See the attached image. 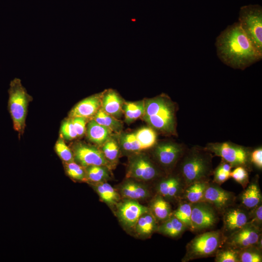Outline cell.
Here are the masks:
<instances>
[{"instance_id":"obj_1","label":"cell","mask_w":262,"mask_h":262,"mask_svg":"<svg viewBox=\"0 0 262 262\" xmlns=\"http://www.w3.org/2000/svg\"><path fill=\"white\" fill-rule=\"evenodd\" d=\"M215 45L221 61L234 69L244 70L262 58L238 22L223 30L217 37Z\"/></svg>"},{"instance_id":"obj_2","label":"cell","mask_w":262,"mask_h":262,"mask_svg":"<svg viewBox=\"0 0 262 262\" xmlns=\"http://www.w3.org/2000/svg\"><path fill=\"white\" fill-rule=\"evenodd\" d=\"M143 119L157 132L177 135L176 104L166 95L162 94L144 99Z\"/></svg>"},{"instance_id":"obj_3","label":"cell","mask_w":262,"mask_h":262,"mask_svg":"<svg viewBox=\"0 0 262 262\" xmlns=\"http://www.w3.org/2000/svg\"><path fill=\"white\" fill-rule=\"evenodd\" d=\"M212 154L199 146L186 150L181 158L179 172L185 186L196 181L208 180L213 172Z\"/></svg>"},{"instance_id":"obj_4","label":"cell","mask_w":262,"mask_h":262,"mask_svg":"<svg viewBox=\"0 0 262 262\" xmlns=\"http://www.w3.org/2000/svg\"><path fill=\"white\" fill-rule=\"evenodd\" d=\"M8 93V108L14 129L21 135L26 126L27 108L31 97L22 85L21 80L16 78L10 82Z\"/></svg>"},{"instance_id":"obj_5","label":"cell","mask_w":262,"mask_h":262,"mask_svg":"<svg viewBox=\"0 0 262 262\" xmlns=\"http://www.w3.org/2000/svg\"><path fill=\"white\" fill-rule=\"evenodd\" d=\"M238 22L257 50L262 55V8L258 4L241 7Z\"/></svg>"},{"instance_id":"obj_6","label":"cell","mask_w":262,"mask_h":262,"mask_svg":"<svg viewBox=\"0 0 262 262\" xmlns=\"http://www.w3.org/2000/svg\"><path fill=\"white\" fill-rule=\"evenodd\" d=\"M117 134L120 150L130 155L152 148L157 142V132L149 126Z\"/></svg>"},{"instance_id":"obj_7","label":"cell","mask_w":262,"mask_h":262,"mask_svg":"<svg viewBox=\"0 0 262 262\" xmlns=\"http://www.w3.org/2000/svg\"><path fill=\"white\" fill-rule=\"evenodd\" d=\"M222 238L219 230L207 231L196 235L187 245L183 261L205 258L215 254L220 246Z\"/></svg>"},{"instance_id":"obj_8","label":"cell","mask_w":262,"mask_h":262,"mask_svg":"<svg viewBox=\"0 0 262 262\" xmlns=\"http://www.w3.org/2000/svg\"><path fill=\"white\" fill-rule=\"evenodd\" d=\"M204 147L212 154L221 157L232 168L239 166L246 168L250 163L251 151L247 147L229 141L209 143Z\"/></svg>"},{"instance_id":"obj_9","label":"cell","mask_w":262,"mask_h":262,"mask_svg":"<svg viewBox=\"0 0 262 262\" xmlns=\"http://www.w3.org/2000/svg\"><path fill=\"white\" fill-rule=\"evenodd\" d=\"M126 176L142 181L153 180L160 175L157 165L143 152L130 155Z\"/></svg>"},{"instance_id":"obj_10","label":"cell","mask_w":262,"mask_h":262,"mask_svg":"<svg viewBox=\"0 0 262 262\" xmlns=\"http://www.w3.org/2000/svg\"><path fill=\"white\" fill-rule=\"evenodd\" d=\"M186 150L182 144L172 141L157 142L152 147V154L156 162L165 169L173 168L181 159Z\"/></svg>"},{"instance_id":"obj_11","label":"cell","mask_w":262,"mask_h":262,"mask_svg":"<svg viewBox=\"0 0 262 262\" xmlns=\"http://www.w3.org/2000/svg\"><path fill=\"white\" fill-rule=\"evenodd\" d=\"M260 228L251 221L237 230L231 233L226 240L229 247L240 250L257 246L259 248L261 241Z\"/></svg>"},{"instance_id":"obj_12","label":"cell","mask_w":262,"mask_h":262,"mask_svg":"<svg viewBox=\"0 0 262 262\" xmlns=\"http://www.w3.org/2000/svg\"><path fill=\"white\" fill-rule=\"evenodd\" d=\"M72 152L76 162L83 167L90 165L112 166L106 160L101 150L98 147L78 142L72 146Z\"/></svg>"},{"instance_id":"obj_13","label":"cell","mask_w":262,"mask_h":262,"mask_svg":"<svg viewBox=\"0 0 262 262\" xmlns=\"http://www.w3.org/2000/svg\"><path fill=\"white\" fill-rule=\"evenodd\" d=\"M191 220L193 231L210 228L217 222L216 210L204 201L192 203Z\"/></svg>"},{"instance_id":"obj_14","label":"cell","mask_w":262,"mask_h":262,"mask_svg":"<svg viewBox=\"0 0 262 262\" xmlns=\"http://www.w3.org/2000/svg\"><path fill=\"white\" fill-rule=\"evenodd\" d=\"M116 206L117 217L122 224L128 229L134 228L140 217L149 211L148 207L132 199H125Z\"/></svg>"},{"instance_id":"obj_15","label":"cell","mask_w":262,"mask_h":262,"mask_svg":"<svg viewBox=\"0 0 262 262\" xmlns=\"http://www.w3.org/2000/svg\"><path fill=\"white\" fill-rule=\"evenodd\" d=\"M234 194L217 184L209 183L205 190L203 201L212 205L216 210L224 212L234 202Z\"/></svg>"},{"instance_id":"obj_16","label":"cell","mask_w":262,"mask_h":262,"mask_svg":"<svg viewBox=\"0 0 262 262\" xmlns=\"http://www.w3.org/2000/svg\"><path fill=\"white\" fill-rule=\"evenodd\" d=\"M185 183L180 174L172 175L164 178L158 183L156 189L158 194L166 199H173L183 193Z\"/></svg>"},{"instance_id":"obj_17","label":"cell","mask_w":262,"mask_h":262,"mask_svg":"<svg viewBox=\"0 0 262 262\" xmlns=\"http://www.w3.org/2000/svg\"><path fill=\"white\" fill-rule=\"evenodd\" d=\"M101 106V93L87 97L78 103L70 111L69 117H93Z\"/></svg>"},{"instance_id":"obj_18","label":"cell","mask_w":262,"mask_h":262,"mask_svg":"<svg viewBox=\"0 0 262 262\" xmlns=\"http://www.w3.org/2000/svg\"><path fill=\"white\" fill-rule=\"evenodd\" d=\"M250 218L249 214L241 209L228 208L224 211V229L231 234L249 222Z\"/></svg>"},{"instance_id":"obj_19","label":"cell","mask_w":262,"mask_h":262,"mask_svg":"<svg viewBox=\"0 0 262 262\" xmlns=\"http://www.w3.org/2000/svg\"><path fill=\"white\" fill-rule=\"evenodd\" d=\"M123 99L114 90L108 89L101 93L100 108L107 114L117 119L123 114Z\"/></svg>"},{"instance_id":"obj_20","label":"cell","mask_w":262,"mask_h":262,"mask_svg":"<svg viewBox=\"0 0 262 262\" xmlns=\"http://www.w3.org/2000/svg\"><path fill=\"white\" fill-rule=\"evenodd\" d=\"M120 194L125 199L144 200L150 196L149 190L145 185L134 180H128L120 186Z\"/></svg>"},{"instance_id":"obj_21","label":"cell","mask_w":262,"mask_h":262,"mask_svg":"<svg viewBox=\"0 0 262 262\" xmlns=\"http://www.w3.org/2000/svg\"><path fill=\"white\" fill-rule=\"evenodd\" d=\"M85 132L90 142L100 147L113 135V131L110 129L98 124L93 119L88 122Z\"/></svg>"},{"instance_id":"obj_22","label":"cell","mask_w":262,"mask_h":262,"mask_svg":"<svg viewBox=\"0 0 262 262\" xmlns=\"http://www.w3.org/2000/svg\"><path fill=\"white\" fill-rule=\"evenodd\" d=\"M149 209L157 221L163 222L172 214L170 205L159 194L152 199Z\"/></svg>"},{"instance_id":"obj_23","label":"cell","mask_w":262,"mask_h":262,"mask_svg":"<svg viewBox=\"0 0 262 262\" xmlns=\"http://www.w3.org/2000/svg\"><path fill=\"white\" fill-rule=\"evenodd\" d=\"M241 203L248 209H252L260 204L262 195L257 181L251 182L241 196Z\"/></svg>"},{"instance_id":"obj_24","label":"cell","mask_w":262,"mask_h":262,"mask_svg":"<svg viewBox=\"0 0 262 262\" xmlns=\"http://www.w3.org/2000/svg\"><path fill=\"white\" fill-rule=\"evenodd\" d=\"M187 229L181 221L172 214L158 227L157 230L164 235L174 238L180 236Z\"/></svg>"},{"instance_id":"obj_25","label":"cell","mask_w":262,"mask_h":262,"mask_svg":"<svg viewBox=\"0 0 262 262\" xmlns=\"http://www.w3.org/2000/svg\"><path fill=\"white\" fill-rule=\"evenodd\" d=\"M158 227L157 221L149 210L140 217L134 228L138 235L147 237L156 231Z\"/></svg>"},{"instance_id":"obj_26","label":"cell","mask_w":262,"mask_h":262,"mask_svg":"<svg viewBox=\"0 0 262 262\" xmlns=\"http://www.w3.org/2000/svg\"><path fill=\"white\" fill-rule=\"evenodd\" d=\"M207 180L193 182L186 186L183 192V198L186 201L194 203L203 201L204 195L209 184Z\"/></svg>"},{"instance_id":"obj_27","label":"cell","mask_w":262,"mask_h":262,"mask_svg":"<svg viewBox=\"0 0 262 262\" xmlns=\"http://www.w3.org/2000/svg\"><path fill=\"white\" fill-rule=\"evenodd\" d=\"M94 186L100 199L108 206L113 207L119 203L118 193L106 181L95 183Z\"/></svg>"},{"instance_id":"obj_28","label":"cell","mask_w":262,"mask_h":262,"mask_svg":"<svg viewBox=\"0 0 262 262\" xmlns=\"http://www.w3.org/2000/svg\"><path fill=\"white\" fill-rule=\"evenodd\" d=\"M122 110L125 122L130 124L142 117L145 112L144 100L135 102L124 101Z\"/></svg>"},{"instance_id":"obj_29","label":"cell","mask_w":262,"mask_h":262,"mask_svg":"<svg viewBox=\"0 0 262 262\" xmlns=\"http://www.w3.org/2000/svg\"><path fill=\"white\" fill-rule=\"evenodd\" d=\"M92 119L116 133L121 132L123 127L121 121L107 114L101 108L98 110Z\"/></svg>"},{"instance_id":"obj_30","label":"cell","mask_w":262,"mask_h":262,"mask_svg":"<svg viewBox=\"0 0 262 262\" xmlns=\"http://www.w3.org/2000/svg\"><path fill=\"white\" fill-rule=\"evenodd\" d=\"M101 150L106 160L111 164L117 161L120 152V148L117 137L113 135L110 137L101 146Z\"/></svg>"},{"instance_id":"obj_31","label":"cell","mask_w":262,"mask_h":262,"mask_svg":"<svg viewBox=\"0 0 262 262\" xmlns=\"http://www.w3.org/2000/svg\"><path fill=\"white\" fill-rule=\"evenodd\" d=\"M87 180L98 183L106 181L110 177V168L103 165H90L84 168Z\"/></svg>"},{"instance_id":"obj_32","label":"cell","mask_w":262,"mask_h":262,"mask_svg":"<svg viewBox=\"0 0 262 262\" xmlns=\"http://www.w3.org/2000/svg\"><path fill=\"white\" fill-rule=\"evenodd\" d=\"M192 213V203L186 201L180 204L172 214L181 221L188 228L193 230L191 216Z\"/></svg>"},{"instance_id":"obj_33","label":"cell","mask_w":262,"mask_h":262,"mask_svg":"<svg viewBox=\"0 0 262 262\" xmlns=\"http://www.w3.org/2000/svg\"><path fill=\"white\" fill-rule=\"evenodd\" d=\"M238 250L240 262H261L262 261L260 248L257 246L247 247Z\"/></svg>"},{"instance_id":"obj_34","label":"cell","mask_w":262,"mask_h":262,"mask_svg":"<svg viewBox=\"0 0 262 262\" xmlns=\"http://www.w3.org/2000/svg\"><path fill=\"white\" fill-rule=\"evenodd\" d=\"M231 166L222 159L218 166L213 171V180L217 184H221L228 180L230 177Z\"/></svg>"},{"instance_id":"obj_35","label":"cell","mask_w":262,"mask_h":262,"mask_svg":"<svg viewBox=\"0 0 262 262\" xmlns=\"http://www.w3.org/2000/svg\"><path fill=\"white\" fill-rule=\"evenodd\" d=\"M65 168L66 173L71 178L78 181L87 180L84 167L74 161L66 163Z\"/></svg>"},{"instance_id":"obj_36","label":"cell","mask_w":262,"mask_h":262,"mask_svg":"<svg viewBox=\"0 0 262 262\" xmlns=\"http://www.w3.org/2000/svg\"><path fill=\"white\" fill-rule=\"evenodd\" d=\"M215 254V262H240L238 250L230 247L218 249Z\"/></svg>"},{"instance_id":"obj_37","label":"cell","mask_w":262,"mask_h":262,"mask_svg":"<svg viewBox=\"0 0 262 262\" xmlns=\"http://www.w3.org/2000/svg\"><path fill=\"white\" fill-rule=\"evenodd\" d=\"M55 148L57 154L65 163L74 161L72 151L66 146L62 137L57 141Z\"/></svg>"},{"instance_id":"obj_38","label":"cell","mask_w":262,"mask_h":262,"mask_svg":"<svg viewBox=\"0 0 262 262\" xmlns=\"http://www.w3.org/2000/svg\"><path fill=\"white\" fill-rule=\"evenodd\" d=\"M230 177L243 187H245L249 182L248 173L246 168L244 166L235 167L233 171H231Z\"/></svg>"},{"instance_id":"obj_39","label":"cell","mask_w":262,"mask_h":262,"mask_svg":"<svg viewBox=\"0 0 262 262\" xmlns=\"http://www.w3.org/2000/svg\"><path fill=\"white\" fill-rule=\"evenodd\" d=\"M61 133L64 138L67 140H71L78 137L71 118L69 117L62 123Z\"/></svg>"},{"instance_id":"obj_40","label":"cell","mask_w":262,"mask_h":262,"mask_svg":"<svg viewBox=\"0 0 262 262\" xmlns=\"http://www.w3.org/2000/svg\"><path fill=\"white\" fill-rule=\"evenodd\" d=\"M70 118L75 128L78 137L82 136L86 131V124L88 118L79 116Z\"/></svg>"},{"instance_id":"obj_41","label":"cell","mask_w":262,"mask_h":262,"mask_svg":"<svg viewBox=\"0 0 262 262\" xmlns=\"http://www.w3.org/2000/svg\"><path fill=\"white\" fill-rule=\"evenodd\" d=\"M250 162L259 169L262 168V148L259 147L250 154Z\"/></svg>"},{"instance_id":"obj_42","label":"cell","mask_w":262,"mask_h":262,"mask_svg":"<svg viewBox=\"0 0 262 262\" xmlns=\"http://www.w3.org/2000/svg\"><path fill=\"white\" fill-rule=\"evenodd\" d=\"M251 213H252V215L250 214V218H252V219L251 221L256 226H258L260 228V226L262 225V206L260 204L255 208L252 209Z\"/></svg>"}]
</instances>
